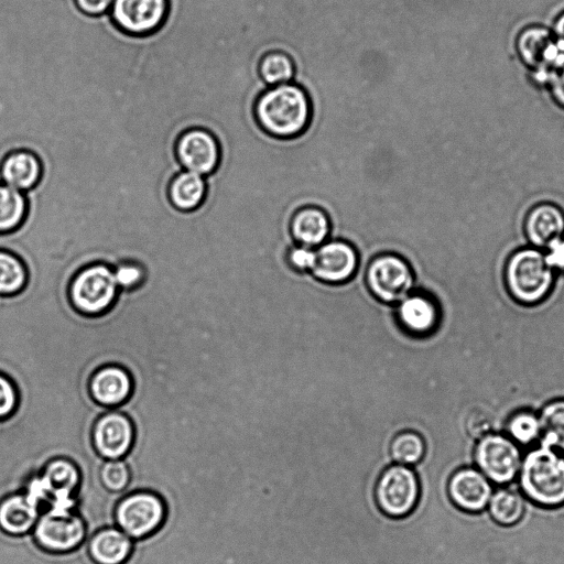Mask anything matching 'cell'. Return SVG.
Listing matches in <instances>:
<instances>
[{"mask_svg":"<svg viewBox=\"0 0 564 564\" xmlns=\"http://www.w3.org/2000/svg\"><path fill=\"white\" fill-rule=\"evenodd\" d=\"M260 129L272 138L292 139L305 132L313 117L307 90L290 82L262 90L252 106Z\"/></svg>","mask_w":564,"mask_h":564,"instance_id":"cell-1","label":"cell"},{"mask_svg":"<svg viewBox=\"0 0 564 564\" xmlns=\"http://www.w3.org/2000/svg\"><path fill=\"white\" fill-rule=\"evenodd\" d=\"M519 485L524 496L538 506L564 505V455L540 444L521 460Z\"/></svg>","mask_w":564,"mask_h":564,"instance_id":"cell-2","label":"cell"},{"mask_svg":"<svg viewBox=\"0 0 564 564\" xmlns=\"http://www.w3.org/2000/svg\"><path fill=\"white\" fill-rule=\"evenodd\" d=\"M509 295L522 305H535L551 293L555 272L547 264L543 250L534 247L516 250L507 259L503 270Z\"/></svg>","mask_w":564,"mask_h":564,"instance_id":"cell-3","label":"cell"},{"mask_svg":"<svg viewBox=\"0 0 564 564\" xmlns=\"http://www.w3.org/2000/svg\"><path fill=\"white\" fill-rule=\"evenodd\" d=\"M80 484L78 466L69 458L55 457L33 474L22 489L34 496L43 509L70 511L77 510Z\"/></svg>","mask_w":564,"mask_h":564,"instance_id":"cell-4","label":"cell"},{"mask_svg":"<svg viewBox=\"0 0 564 564\" xmlns=\"http://www.w3.org/2000/svg\"><path fill=\"white\" fill-rule=\"evenodd\" d=\"M119 291L113 267L95 262L74 274L68 285V297L77 312L96 316L112 307Z\"/></svg>","mask_w":564,"mask_h":564,"instance_id":"cell-5","label":"cell"},{"mask_svg":"<svg viewBox=\"0 0 564 564\" xmlns=\"http://www.w3.org/2000/svg\"><path fill=\"white\" fill-rule=\"evenodd\" d=\"M165 520L164 499L156 492L147 489L124 494L113 508V524L134 542L156 533Z\"/></svg>","mask_w":564,"mask_h":564,"instance_id":"cell-6","label":"cell"},{"mask_svg":"<svg viewBox=\"0 0 564 564\" xmlns=\"http://www.w3.org/2000/svg\"><path fill=\"white\" fill-rule=\"evenodd\" d=\"M31 538L43 551L52 554L70 553L87 540V524L77 510L43 509Z\"/></svg>","mask_w":564,"mask_h":564,"instance_id":"cell-7","label":"cell"},{"mask_svg":"<svg viewBox=\"0 0 564 564\" xmlns=\"http://www.w3.org/2000/svg\"><path fill=\"white\" fill-rule=\"evenodd\" d=\"M421 486L411 466L392 464L384 468L375 485V500L389 518L400 519L413 512L420 500Z\"/></svg>","mask_w":564,"mask_h":564,"instance_id":"cell-8","label":"cell"},{"mask_svg":"<svg viewBox=\"0 0 564 564\" xmlns=\"http://www.w3.org/2000/svg\"><path fill=\"white\" fill-rule=\"evenodd\" d=\"M169 12V0H113L108 19L121 34L144 39L164 26Z\"/></svg>","mask_w":564,"mask_h":564,"instance_id":"cell-9","label":"cell"},{"mask_svg":"<svg viewBox=\"0 0 564 564\" xmlns=\"http://www.w3.org/2000/svg\"><path fill=\"white\" fill-rule=\"evenodd\" d=\"M366 284L380 302L397 304L412 292L414 274L405 259L394 253H383L369 262Z\"/></svg>","mask_w":564,"mask_h":564,"instance_id":"cell-10","label":"cell"},{"mask_svg":"<svg viewBox=\"0 0 564 564\" xmlns=\"http://www.w3.org/2000/svg\"><path fill=\"white\" fill-rule=\"evenodd\" d=\"M474 460L490 481L506 485L518 476L522 456L517 443L508 435L489 433L478 440Z\"/></svg>","mask_w":564,"mask_h":564,"instance_id":"cell-11","label":"cell"},{"mask_svg":"<svg viewBox=\"0 0 564 564\" xmlns=\"http://www.w3.org/2000/svg\"><path fill=\"white\" fill-rule=\"evenodd\" d=\"M134 438L131 419L118 409L102 412L90 431L93 448L104 460L124 459L133 447Z\"/></svg>","mask_w":564,"mask_h":564,"instance_id":"cell-12","label":"cell"},{"mask_svg":"<svg viewBox=\"0 0 564 564\" xmlns=\"http://www.w3.org/2000/svg\"><path fill=\"white\" fill-rule=\"evenodd\" d=\"M516 47L521 61L540 83H544L545 76L564 58L562 45L541 25L523 29L517 37Z\"/></svg>","mask_w":564,"mask_h":564,"instance_id":"cell-13","label":"cell"},{"mask_svg":"<svg viewBox=\"0 0 564 564\" xmlns=\"http://www.w3.org/2000/svg\"><path fill=\"white\" fill-rule=\"evenodd\" d=\"M175 154L183 170L206 177L217 170L221 150L213 132L202 127H193L180 133Z\"/></svg>","mask_w":564,"mask_h":564,"instance_id":"cell-14","label":"cell"},{"mask_svg":"<svg viewBox=\"0 0 564 564\" xmlns=\"http://www.w3.org/2000/svg\"><path fill=\"white\" fill-rule=\"evenodd\" d=\"M357 249L348 241L327 240L315 249V261L311 273L324 283L338 285L348 282L357 272Z\"/></svg>","mask_w":564,"mask_h":564,"instance_id":"cell-15","label":"cell"},{"mask_svg":"<svg viewBox=\"0 0 564 564\" xmlns=\"http://www.w3.org/2000/svg\"><path fill=\"white\" fill-rule=\"evenodd\" d=\"M402 330L413 337H426L435 332L441 319L437 301L425 292L412 291L395 306Z\"/></svg>","mask_w":564,"mask_h":564,"instance_id":"cell-16","label":"cell"},{"mask_svg":"<svg viewBox=\"0 0 564 564\" xmlns=\"http://www.w3.org/2000/svg\"><path fill=\"white\" fill-rule=\"evenodd\" d=\"M133 380L130 372L117 364H107L97 368L88 380V392L99 406L118 409L132 395Z\"/></svg>","mask_w":564,"mask_h":564,"instance_id":"cell-17","label":"cell"},{"mask_svg":"<svg viewBox=\"0 0 564 564\" xmlns=\"http://www.w3.org/2000/svg\"><path fill=\"white\" fill-rule=\"evenodd\" d=\"M490 480L477 468L455 470L447 482V494L460 510L476 513L487 508L492 495Z\"/></svg>","mask_w":564,"mask_h":564,"instance_id":"cell-18","label":"cell"},{"mask_svg":"<svg viewBox=\"0 0 564 564\" xmlns=\"http://www.w3.org/2000/svg\"><path fill=\"white\" fill-rule=\"evenodd\" d=\"M43 510L42 503L25 489L0 500V531L10 536L31 534Z\"/></svg>","mask_w":564,"mask_h":564,"instance_id":"cell-19","label":"cell"},{"mask_svg":"<svg viewBox=\"0 0 564 564\" xmlns=\"http://www.w3.org/2000/svg\"><path fill=\"white\" fill-rule=\"evenodd\" d=\"M523 229L531 247L544 250L564 236V213L552 203L536 204L525 215Z\"/></svg>","mask_w":564,"mask_h":564,"instance_id":"cell-20","label":"cell"},{"mask_svg":"<svg viewBox=\"0 0 564 564\" xmlns=\"http://www.w3.org/2000/svg\"><path fill=\"white\" fill-rule=\"evenodd\" d=\"M134 541L115 524L102 527L86 540V549L95 564H123L130 557Z\"/></svg>","mask_w":564,"mask_h":564,"instance_id":"cell-21","label":"cell"},{"mask_svg":"<svg viewBox=\"0 0 564 564\" xmlns=\"http://www.w3.org/2000/svg\"><path fill=\"white\" fill-rule=\"evenodd\" d=\"M41 176V161L35 153L29 150L11 151L0 164L1 183L23 193L33 188Z\"/></svg>","mask_w":564,"mask_h":564,"instance_id":"cell-22","label":"cell"},{"mask_svg":"<svg viewBox=\"0 0 564 564\" xmlns=\"http://www.w3.org/2000/svg\"><path fill=\"white\" fill-rule=\"evenodd\" d=\"M330 231L332 223L328 215L315 206L299 209L290 223V232L294 241L312 249L327 241Z\"/></svg>","mask_w":564,"mask_h":564,"instance_id":"cell-23","label":"cell"},{"mask_svg":"<svg viewBox=\"0 0 564 564\" xmlns=\"http://www.w3.org/2000/svg\"><path fill=\"white\" fill-rule=\"evenodd\" d=\"M206 192V178L186 170L176 174L169 185L171 204L183 212L197 208L203 203Z\"/></svg>","mask_w":564,"mask_h":564,"instance_id":"cell-24","label":"cell"},{"mask_svg":"<svg viewBox=\"0 0 564 564\" xmlns=\"http://www.w3.org/2000/svg\"><path fill=\"white\" fill-rule=\"evenodd\" d=\"M257 73L265 86L272 87L292 82L296 76V66L288 52L271 50L259 58Z\"/></svg>","mask_w":564,"mask_h":564,"instance_id":"cell-25","label":"cell"},{"mask_svg":"<svg viewBox=\"0 0 564 564\" xmlns=\"http://www.w3.org/2000/svg\"><path fill=\"white\" fill-rule=\"evenodd\" d=\"M487 507L492 520L503 527L518 523L525 511L522 495L508 487L494 491Z\"/></svg>","mask_w":564,"mask_h":564,"instance_id":"cell-26","label":"cell"},{"mask_svg":"<svg viewBox=\"0 0 564 564\" xmlns=\"http://www.w3.org/2000/svg\"><path fill=\"white\" fill-rule=\"evenodd\" d=\"M540 444L564 453V399L547 402L539 414Z\"/></svg>","mask_w":564,"mask_h":564,"instance_id":"cell-27","label":"cell"},{"mask_svg":"<svg viewBox=\"0 0 564 564\" xmlns=\"http://www.w3.org/2000/svg\"><path fill=\"white\" fill-rule=\"evenodd\" d=\"M26 209L25 194L0 183V234L15 230L24 220Z\"/></svg>","mask_w":564,"mask_h":564,"instance_id":"cell-28","label":"cell"},{"mask_svg":"<svg viewBox=\"0 0 564 564\" xmlns=\"http://www.w3.org/2000/svg\"><path fill=\"white\" fill-rule=\"evenodd\" d=\"M425 442L417 432L405 430L397 433L389 446V453L395 464L412 466L421 462L425 454Z\"/></svg>","mask_w":564,"mask_h":564,"instance_id":"cell-29","label":"cell"},{"mask_svg":"<svg viewBox=\"0 0 564 564\" xmlns=\"http://www.w3.org/2000/svg\"><path fill=\"white\" fill-rule=\"evenodd\" d=\"M28 271L23 261L14 253L0 250V295H13L23 290Z\"/></svg>","mask_w":564,"mask_h":564,"instance_id":"cell-30","label":"cell"},{"mask_svg":"<svg viewBox=\"0 0 564 564\" xmlns=\"http://www.w3.org/2000/svg\"><path fill=\"white\" fill-rule=\"evenodd\" d=\"M506 431L514 443L530 445L541 436L539 415L528 410L517 411L508 419Z\"/></svg>","mask_w":564,"mask_h":564,"instance_id":"cell-31","label":"cell"},{"mask_svg":"<svg viewBox=\"0 0 564 564\" xmlns=\"http://www.w3.org/2000/svg\"><path fill=\"white\" fill-rule=\"evenodd\" d=\"M99 480L110 494L119 497L127 492L131 481V471L124 459L104 460L99 467Z\"/></svg>","mask_w":564,"mask_h":564,"instance_id":"cell-32","label":"cell"},{"mask_svg":"<svg viewBox=\"0 0 564 564\" xmlns=\"http://www.w3.org/2000/svg\"><path fill=\"white\" fill-rule=\"evenodd\" d=\"M112 267L120 290H129L140 285L145 275L143 267L134 261L121 260L112 263Z\"/></svg>","mask_w":564,"mask_h":564,"instance_id":"cell-33","label":"cell"},{"mask_svg":"<svg viewBox=\"0 0 564 564\" xmlns=\"http://www.w3.org/2000/svg\"><path fill=\"white\" fill-rule=\"evenodd\" d=\"M19 405V392L14 382L0 372V421L11 417Z\"/></svg>","mask_w":564,"mask_h":564,"instance_id":"cell-34","label":"cell"},{"mask_svg":"<svg viewBox=\"0 0 564 564\" xmlns=\"http://www.w3.org/2000/svg\"><path fill=\"white\" fill-rule=\"evenodd\" d=\"M286 261L297 272H311L315 261V249L296 245L288 250Z\"/></svg>","mask_w":564,"mask_h":564,"instance_id":"cell-35","label":"cell"},{"mask_svg":"<svg viewBox=\"0 0 564 564\" xmlns=\"http://www.w3.org/2000/svg\"><path fill=\"white\" fill-rule=\"evenodd\" d=\"M554 101L564 108V58L545 76Z\"/></svg>","mask_w":564,"mask_h":564,"instance_id":"cell-36","label":"cell"},{"mask_svg":"<svg viewBox=\"0 0 564 564\" xmlns=\"http://www.w3.org/2000/svg\"><path fill=\"white\" fill-rule=\"evenodd\" d=\"M492 422L489 415L482 411H473L466 419L465 427L467 433L474 438H481L491 433Z\"/></svg>","mask_w":564,"mask_h":564,"instance_id":"cell-37","label":"cell"},{"mask_svg":"<svg viewBox=\"0 0 564 564\" xmlns=\"http://www.w3.org/2000/svg\"><path fill=\"white\" fill-rule=\"evenodd\" d=\"M75 8L88 18H101L109 13L113 0H73Z\"/></svg>","mask_w":564,"mask_h":564,"instance_id":"cell-38","label":"cell"},{"mask_svg":"<svg viewBox=\"0 0 564 564\" xmlns=\"http://www.w3.org/2000/svg\"><path fill=\"white\" fill-rule=\"evenodd\" d=\"M543 252L554 272H564V236L550 243Z\"/></svg>","mask_w":564,"mask_h":564,"instance_id":"cell-39","label":"cell"},{"mask_svg":"<svg viewBox=\"0 0 564 564\" xmlns=\"http://www.w3.org/2000/svg\"><path fill=\"white\" fill-rule=\"evenodd\" d=\"M552 34L564 48V11L555 19Z\"/></svg>","mask_w":564,"mask_h":564,"instance_id":"cell-40","label":"cell"}]
</instances>
